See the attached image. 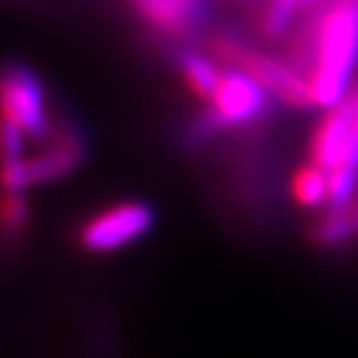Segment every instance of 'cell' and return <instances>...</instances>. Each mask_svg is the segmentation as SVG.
I'll return each mask as SVG.
<instances>
[{"instance_id": "6da1fadb", "label": "cell", "mask_w": 358, "mask_h": 358, "mask_svg": "<svg viewBox=\"0 0 358 358\" xmlns=\"http://www.w3.org/2000/svg\"><path fill=\"white\" fill-rule=\"evenodd\" d=\"M358 67V0H326L312 21L308 83L312 106L331 109L354 88Z\"/></svg>"}, {"instance_id": "7a4b0ae2", "label": "cell", "mask_w": 358, "mask_h": 358, "mask_svg": "<svg viewBox=\"0 0 358 358\" xmlns=\"http://www.w3.org/2000/svg\"><path fill=\"white\" fill-rule=\"evenodd\" d=\"M210 49L220 63L250 74L257 83H262L268 90L271 97H278L282 104L292 106V109L312 106L308 77L296 70L294 65H289L287 60L252 49L245 42L227 35H220L217 40H213Z\"/></svg>"}, {"instance_id": "3957f363", "label": "cell", "mask_w": 358, "mask_h": 358, "mask_svg": "<svg viewBox=\"0 0 358 358\" xmlns=\"http://www.w3.org/2000/svg\"><path fill=\"white\" fill-rule=\"evenodd\" d=\"M42 150L35 155L0 164V189L3 192H28L30 187L47 185L72 176L86 159V143L79 134L56 129Z\"/></svg>"}, {"instance_id": "277c9868", "label": "cell", "mask_w": 358, "mask_h": 358, "mask_svg": "<svg viewBox=\"0 0 358 358\" xmlns=\"http://www.w3.org/2000/svg\"><path fill=\"white\" fill-rule=\"evenodd\" d=\"M155 210L146 201H120L90 215L79 227V245L90 255H111L141 241L155 227Z\"/></svg>"}, {"instance_id": "5b68a950", "label": "cell", "mask_w": 358, "mask_h": 358, "mask_svg": "<svg viewBox=\"0 0 358 358\" xmlns=\"http://www.w3.org/2000/svg\"><path fill=\"white\" fill-rule=\"evenodd\" d=\"M0 116L17 123L30 139L40 143L56 132L47 111L42 81L21 63H12L0 70Z\"/></svg>"}, {"instance_id": "8992f818", "label": "cell", "mask_w": 358, "mask_h": 358, "mask_svg": "<svg viewBox=\"0 0 358 358\" xmlns=\"http://www.w3.org/2000/svg\"><path fill=\"white\" fill-rule=\"evenodd\" d=\"M271 93L250 74L227 67L220 86L208 100L206 125L210 129L245 127L259 120L268 109Z\"/></svg>"}, {"instance_id": "52a82bcc", "label": "cell", "mask_w": 358, "mask_h": 358, "mask_svg": "<svg viewBox=\"0 0 358 358\" xmlns=\"http://www.w3.org/2000/svg\"><path fill=\"white\" fill-rule=\"evenodd\" d=\"M352 100L349 95L340 104L324 111L322 120L317 123L315 132L310 136V162L319 164L322 169L345 164L349 132H352Z\"/></svg>"}, {"instance_id": "ba28073f", "label": "cell", "mask_w": 358, "mask_h": 358, "mask_svg": "<svg viewBox=\"0 0 358 358\" xmlns=\"http://www.w3.org/2000/svg\"><path fill=\"white\" fill-rule=\"evenodd\" d=\"M136 14L162 35H187L203 19V0H129Z\"/></svg>"}, {"instance_id": "9c48e42d", "label": "cell", "mask_w": 358, "mask_h": 358, "mask_svg": "<svg viewBox=\"0 0 358 358\" xmlns=\"http://www.w3.org/2000/svg\"><path fill=\"white\" fill-rule=\"evenodd\" d=\"M292 199L306 210L322 208L329 203V171L315 162H308L294 171L289 182Z\"/></svg>"}, {"instance_id": "30bf717a", "label": "cell", "mask_w": 358, "mask_h": 358, "mask_svg": "<svg viewBox=\"0 0 358 358\" xmlns=\"http://www.w3.org/2000/svg\"><path fill=\"white\" fill-rule=\"evenodd\" d=\"M178 65H180L182 81L189 88V93L199 97V100L208 102L213 93H215V88L220 86V79H222L224 70H220V65L213 58L194 51L182 53Z\"/></svg>"}, {"instance_id": "8fae6325", "label": "cell", "mask_w": 358, "mask_h": 358, "mask_svg": "<svg viewBox=\"0 0 358 358\" xmlns=\"http://www.w3.org/2000/svg\"><path fill=\"white\" fill-rule=\"evenodd\" d=\"M356 234V222L347 206V208H331L326 213L312 229V238L324 248H338L342 243L352 241Z\"/></svg>"}, {"instance_id": "7c38bea8", "label": "cell", "mask_w": 358, "mask_h": 358, "mask_svg": "<svg viewBox=\"0 0 358 358\" xmlns=\"http://www.w3.org/2000/svg\"><path fill=\"white\" fill-rule=\"evenodd\" d=\"M30 224V201L26 192H3L0 194V229L17 236Z\"/></svg>"}, {"instance_id": "4fadbf2b", "label": "cell", "mask_w": 358, "mask_h": 358, "mask_svg": "<svg viewBox=\"0 0 358 358\" xmlns=\"http://www.w3.org/2000/svg\"><path fill=\"white\" fill-rule=\"evenodd\" d=\"M306 7V0H266L262 14V30L268 37H280L292 26L299 10Z\"/></svg>"}, {"instance_id": "5bb4252c", "label": "cell", "mask_w": 358, "mask_h": 358, "mask_svg": "<svg viewBox=\"0 0 358 358\" xmlns=\"http://www.w3.org/2000/svg\"><path fill=\"white\" fill-rule=\"evenodd\" d=\"M358 192V169L349 164H340L329 169V206L331 208H347L356 201Z\"/></svg>"}, {"instance_id": "9a60e30c", "label": "cell", "mask_w": 358, "mask_h": 358, "mask_svg": "<svg viewBox=\"0 0 358 358\" xmlns=\"http://www.w3.org/2000/svg\"><path fill=\"white\" fill-rule=\"evenodd\" d=\"M30 136L17 123L0 116V164L26 157V141Z\"/></svg>"}, {"instance_id": "2e32d148", "label": "cell", "mask_w": 358, "mask_h": 358, "mask_svg": "<svg viewBox=\"0 0 358 358\" xmlns=\"http://www.w3.org/2000/svg\"><path fill=\"white\" fill-rule=\"evenodd\" d=\"M349 100H352V132H349V146H347V157L345 164L356 166L358 169V83L349 93Z\"/></svg>"}, {"instance_id": "e0dca14e", "label": "cell", "mask_w": 358, "mask_h": 358, "mask_svg": "<svg viewBox=\"0 0 358 358\" xmlns=\"http://www.w3.org/2000/svg\"><path fill=\"white\" fill-rule=\"evenodd\" d=\"M349 213H352V217H354V222H356V229H358V201L349 203Z\"/></svg>"}, {"instance_id": "ac0fdd59", "label": "cell", "mask_w": 358, "mask_h": 358, "mask_svg": "<svg viewBox=\"0 0 358 358\" xmlns=\"http://www.w3.org/2000/svg\"><path fill=\"white\" fill-rule=\"evenodd\" d=\"M315 3H319V0H306V7L308 5H315Z\"/></svg>"}]
</instances>
